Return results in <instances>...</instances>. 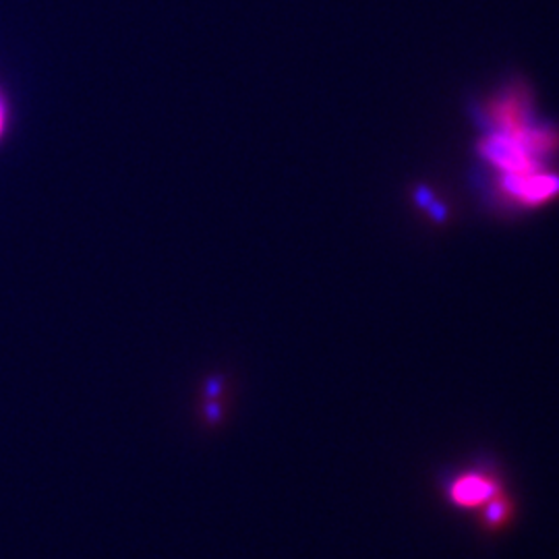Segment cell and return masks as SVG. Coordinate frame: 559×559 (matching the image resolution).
<instances>
[{
	"instance_id": "1",
	"label": "cell",
	"mask_w": 559,
	"mask_h": 559,
	"mask_svg": "<svg viewBox=\"0 0 559 559\" xmlns=\"http://www.w3.org/2000/svg\"><path fill=\"white\" fill-rule=\"evenodd\" d=\"M487 133L479 154L496 173L501 198L535 207L559 193V175L549 162L558 154L554 124L539 122L533 102L522 87H508L487 106Z\"/></svg>"
},
{
	"instance_id": "2",
	"label": "cell",
	"mask_w": 559,
	"mask_h": 559,
	"mask_svg": "<svg viewBox=\"0 0 559 559\" xmlns=\"http://www.w3.org/2000/svg\"><path fill=\"white\" fill-rule=\"evenodd\" d=\"M503 491V485L498 473L489 466H468L460 468L445 480L443 493L450 506L459 510H477Z\"/></svg>"
},
{
	"instance_id": "3",
	"label": "cell",
	"mask_w": 559,
	"mask_h": 559,
	"mask_svg": "<svg viewBox=\"0 0 559 559\" xmlns=\"http://www.w3.org/2000/svg\"><path fill=\"white\" fill-rule=\"evenodd\" d=\"M516 516V503L512 496L503 489L496 498L487 501L479 510V524L485 533L498 535L508 528V524Z\"/></svg>"
}]
</instances>
